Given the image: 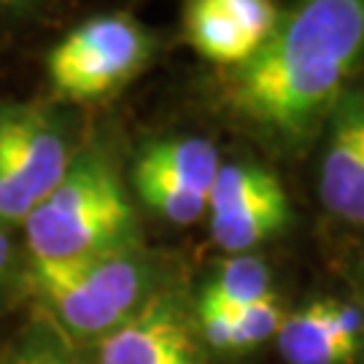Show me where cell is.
I'll use <instances>...</instances> for the list:
<instances>
[{
    "label": "cell",
    "instance_id": "cell-1",
    "mask_svg": "<svg viewBox=\"0 0 364 364\" xmlns=\"http://www.w3.org/2000/svg\"><path fill=\"white\" fill-rule=\"evenodd\" d=\"M364 57V0H291L248 63L221 70L237 119L278 141H299L335 108Z\"/></svg>",
    "mask_w": 364,
    "mask_h": 364
},
{
    "label": "cell",
    "instance_id": "cell-2",
    "mask_svg": "<svg viewBox=\"0 0 364 364\" xmlns=\"http://www.w3.org/2000/svg\"><path fill=\"white\" fill-rule=\"evenodd\" d=\"M30 264H68L138 246V216L117 165L81 144L65 178L22 224Z\"/></svg>",
    "mask_w": 364,
    "mask_h": 364
},
{
    "label": "cell",
    "instance_id": "cell-3",
    "mask_svg": "<svg viewBox=\"0 0 364 364\" xmlns=\"http://www.w3.org/2000/svg\"><path fill=\"white\" fill-rule=\"evenodd\" d=\"M151 287L154 267L138 246L27 270V297L36 302V313L81 348L130 321L154 297Z\"/></svg>",
    "mask_w": 364,
    "mask_h": 364
},
{
    "label": "cell",
    "instance_id": "cell-4",
    "mask_svg": "<svg viewBox=\"0 0 364 364\" xmlns=\"http://www.w3.org/2000/svg\"><path fill=\"white\" fill-rule=\"evenodd\" d=\"M159 38L132 14L84 19L46 57V81L57 103H97L122 92L154 63Z\"/></svg>",
    "mask_w": 364,
    "mask_h": 364
},
{
    "label": "cell",
    "instance_id": "cell-5",
    "mask_svg": "<svg viewBox=\"0 0 364 364\" xmlns=\"http://www.w3.org/2000/svg\"><path fill=\"white\" fill-rule=\"evenodd\" d=\"M81 149L76 114L63 103H14L0 132V227L27 216L65 178Z\"/></svg>",
    "mask_w": 364,
    "mask_h": 364
},
{
    "label": "cell",
    "instance_id": "cell-6",
    "mask_svg": "<svg viewBox=\"0 0 364 364\" xmlns=\"http://www.w3.org/2000/svg\"><path fill=\"white\" fill-rule=\"evenodd\" d=\"M205 216L210 240L221 251L248 254L287 230L291 203L270 170L251 162H221Z\"/></svg>",
    "mask_w": 364,
    "mask_h": 364
},
{
    "label": "cell",
    "instance_id": "cell-7",
    "mask_svg": "<svg viewBox=\"0 0 364 364\" xmlns=\"http://www.w3.org/2000/svg\"><path fill=\"white\" fill-rule=\"evenodd\" d=\"M281 19L275 0H186L183 41L221 70L248 63Z\"/></svg>",
    "mask_w": 364,
    "mask_h": 364
},
{
    "label": "cell",
    "instance_id": "cell-8",
    "mask_svg": "<svg viewBox=\"0 0 364 364\" xmlns=\"http://www.w3.org/2000/svg\"><path fill=\"white\" fill-rule=\"evenodd\" d=\"M92 364H173L197 353L192 329L168 297H151L130 321L87 348Z\"/></svg>",
    "mask_w": 364,
    "mask_h": 364
},
{
    "label": "cell",
    "instance_id": "cell-9",
    "mask_svg": "<svg viewBox=\"0 0 364 364\" xmlns=\"http://www.w3.org/2000/svg\"><path fill=\"white\" fill-rule=\"evenodd\" d=\"M275 340L287 364H351L362 343V313L335 299H318L284 316Z\"/></svg>",
    "mask_w": 364,
    "mask_h": 364
},
{
    "label": "cell",
    "instance_id": "cell-10",
    "mask_svg": "<svg viewBox=\"0 0 364 364\" xmlns=\"http://www.w3.org/2000/svg\"><path fill=\"white\" fill-rule=\"evenodd\" d=\"M329 117L332 124L318 170V195L324 208L343 219L364 178V92L346 90Z\"/></svg>",
    "mask_w": 364,
    "mask_h": 364
},
{
    "label": "cell",
    "instance_id": "cell-11",
    "mask_svg": "<svg viewBox=\"0 0 364 364\" xmlns=\"http://www.w3.org/2000/svg\"><path fill=\"white\" fill-rule=\"evenodd\" d=\"M200 332L210 348L216 351H248L264 340L275 338L284 324V311L278 308L275 297L257 299L243 308H197Z\"/></svg>",
    "mask_w": 364,
    "mask_h": 364
},
{
    "label": "cell",
    "instance_id": "cell-12",
    "mask_svg": "<svg viewBox=\"0 0 364 364\" xmlns=\"http://www.w3.org/2000/svg\"><path fill=\"white\" fill-rule=\"evenodd\" d=\"M135 168L168 176V178L183 183L195 192L208 195L210 183L221 168V156L219 149L208 138L173 135V138H159V141L146 146L135 162Z\"/></svg>",
    "mask_w": 364,
    "mask_h": 364
},
{
    "label": "cell",
    "instance_id": "cell-13",
    "mask_svg": "<svg viewBox=\"0 0 364 364\" xmlns=\"http://www.w3.org/2000/svg\"><path fill=\"white\" fill-rule=\"evenodd\" d=\"M273 294L270 289V267L264 259L254 254H232L216 267L210 275L203 294H200V308H243L257 299H264Z\"/></svg>",
    "mask_w": 364,
    "mask_h": 364
},
{
    "label": "cell",
    "instance_id": "cell-14",
    "mask_svg": "<svg viewBox=\"0 0 364 364\" xmlns=\"http://www.w3.org/2000/svg\"><path fill=\"white\" fill-rule=\"evenodd\" d=\"M0 364H92L87 348L68 340L43 316L33 313L0 353Z\"/></svg>",
    "mask_w": 364,
    "mask_h": 364
},
{
    "label": "cell",
    "instance_id": "cell-15",
    "mask_svg": "<svg viewBox=\"0 0 364 364\" xmlns=\"http://www.w3.org/2000/svg\"><path fill=\"white\" fill-rule=\"evenodd\" d=\"M132 186L146 208L170 224H195L205 216L208 208V195L151 170L132 168Z\"/></svg>",
    "mask_w": 364,
    "mask_h": 364
},
{
    "label": "cell",
    "instance_id": "cell-16",
    "mask_svg": "<svg viewBox=\"0 0 364 364\" xmlns=\"http://www.w3.org/2000/svg\"><path fill=\"white\" fill-rule=\"evenodd\" d=\"M27 270L30 259L19 230L0 227V311L27 297Z\"/></svg>",
    "mask_w": 364,
    "mask_h": 364
},
{
    "label": "cell",
    "instance_id": "cell-17",
    "mask_svg": "<svg viewBox=\"0 0 364 364\" xmlns=\"http://www.w3.org/2000/svg\"><path fill=\"white\" fill-rule=\"evenodd\" d=\"M52 0H0V14L3 16H33L43 11Z\"/></svg>",
    "mask_w": 364,
    "mask_h": 364
},
{
    "label": "cell",
    "instance_id": "cell-18",
    "mask_svg": "<svg viewBox=\"0 0 364 364\" xmlns=\"http://www.w3.org/2000/svg\"><path fill=\"white\" fill-rule=\"evenodd\" d=\"M346 221H353V224H364V178L359 183V189H356V195H353L351 205L346 210Z\"/></svg>",
    "mask_w": 364,
    "mask_h": 364
},
{
    "label": "cell",
    "instance_id": "cell-19",
    "mask_svg": "<svg viewBox=\"0 0 364 364\" xmlns=\"http://www.w3.org/2000/svg\"><path fill=\"white\" fill-rule=\"evenodd\" d=\"M14 103H6V100H0V132H3V124H6V119L11 114Z\"/></svg>",
    "mask_w": 364,
    "mask_h": 364
},
{
    "label": "cell",
    "instance_id": "cell-20",
    "mask_svg": "<svg viewBox=\"0 0 364 364\" xmlns=\"http://www.w3.org/2000/svg\"><path fill=\"white\" fill-rule=\"evenodd\" d=\"M173 364H205L197 353H189V356H183V359H178V362H173Z\"/></svg>",
    "mask_w": 364,
    "mask_h": 364
}]
</instances>
